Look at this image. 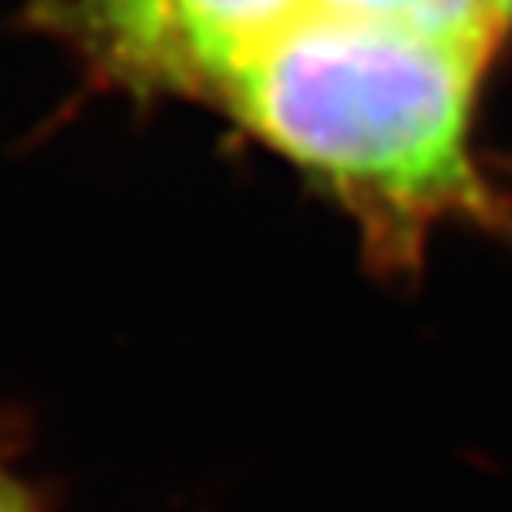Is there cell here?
Returning <instances> with one entry per match:
<instances>
[{"mask_svg":"<svg viewBox=\"0 0 512 512\" xmlns=\"http://www.w3.org/2000/svg\"><path fill=\"white\" fill-rule=\"evenodd\" d=\"M482 61L471 42L311 4L224 95L266 145L338 194L391 262L414 255L440 217L486 213L467 145Z\"/></svg>","mask_w":512,"mask_h":512,"instance_id":"1","label":"cell"},{"mask_svg":"<svg viewBox=\"0 0 512 512\" xmlns=\"http://www.w3.org/2000/svg\"><path fill=\"white\" fill-rule=\"evenodd\" d=\"M308 8L311 0H171L175 84L224 92V84Z\"/></svg>","mask_w":512,"mask_h":512,"instance_id":"2","label":"cell"},{"mask_svg":"<svg viewBox=\"0 0 512 512\" xmlns=\"http://www.w3.org/2000/svg\"><path fill=\"white\" fill-rule=\"evenodd\" d=\"M38 12L114 80L175 84L171 0H38Z\"/></svg>","mask_w":512,"mask_h":512,"instance_id":"3","label":"cell"},{"mask_svg":"<svg viewBox=\"0 0 512 512\" xmlns=\"http://www.w3.org/2000/svg\"><path fill=\"white\" fill-rule=\"evenodd\" d=\"M319 8L334 12H353V16H376L391 23H406L429 35L456 38L490 50L497 38V16L494 0H311Z\"/></svg>","mask_w":512,"mask_h":512,"instance_id":"4","label":"cell"},{"mask_svg":"<svg viewBox=\"0 0 512 512\" xmlns=\"http://www.w3.org/2000/svg\"><path fill=\"white\" fill-rule=\"evenodd\" d=\"M0 512H38L35 497L27 494L4 467H0Z\"/></svg>","mask_w":512,"mask_h":512,"instance_id":"5","label":"cell"},{"mask_svg":"<svg viewBox=\"0 0 512 512\" xmlns=\"http://www.w3.org/2000/svg\"><path fill=\"white\" fill-rule=\"evenodd\" d=\"M494 16H497V27L505 31L512 23V0H494Z\"/></svg>","mask_w":512,"mask_h":512,"instance_id":"6","label":"cell"}]
</instances>
